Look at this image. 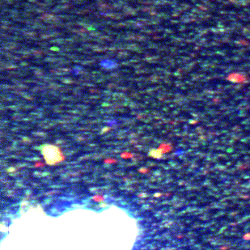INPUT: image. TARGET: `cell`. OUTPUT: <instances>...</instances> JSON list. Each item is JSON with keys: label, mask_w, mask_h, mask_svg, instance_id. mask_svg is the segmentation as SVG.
<instances>
[{"label": "cell", "mask_w": 250, "mask_h": 250, "mask_svg": "<svg viewBox=\"0 0 250 250\" xmlns=\"http://www.w3.org/2000/svg\"><path fill=\"white\" fill-rule=\"evenodd\" d=\"M39 150L48 165H55L64 159L60 149L52 144H43L39 147Z\"/></svg>", "instance_id": "obj_1"}]
</instances>
